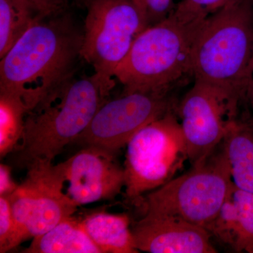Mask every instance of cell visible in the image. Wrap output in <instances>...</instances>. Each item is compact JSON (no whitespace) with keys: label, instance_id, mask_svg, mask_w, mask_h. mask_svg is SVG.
<instances>
[{"label":"cell","instance_id":"25","mask_svg":"<svg viewBox=\"0 0 253 253\" xmlns=\"http://www.w3.org/2000/svg\"><path fill=\"white\" fill-rule=\"evenodd\" d=\"M248 99L250 105H251V110H252L253 116L251 119L253 121V71L251 80H250L249 86H248L247 92H246V98Z\"/></svg>","mask_w":253,"mask_h":253},{"label":"cell","instance_id":"18","mask_svg":"<svg viewBox=\"0 0 253 253\" xmlns=\"http://www.w3.org/2000/svg\"><path fill=\"white\" fill-rule=\"evenodd\" d=\"M231 198L237 210V232L234 251L253 253V194L233 183Z\"/></svg>","mask_w":253,"mask_h":253},{"label":"cell","instance_id":"22","mask_svg":"<svg viewBox=\"0 0 253 253\" xmlns=\"http://www.w3.org/2000/svg\"><path fill=\"white\" fill-rule=\"evenodd\" d=\"M238 0H182L178 5L202 16H211Z\"/></svg>","mask_w":253,"mask_h":253},{"label":"cell","instance_id":"26","mask_svg":"<svg viewBox=\"0 0 253 253\" xmlns=\"http://www.w3.org/2000/svg\"><path fill=\"white\" fill-rule=\"evenodd\" d=\"M75 1H77L80 4L83 5V6L86 7V5L90 1V0H75Z\"/></svg>","mask_w":253,"mask_h":253},{"label":"cell","instance_id":"3","mask_svg":"<svg viewBox=\"0 0 253 253\" xmlns=\"http://www.w3.org/2000/svg\"><path fill=\"white\" fill-rule=\"evenodd\" d=\"M95 75L73 78L27 113L22 139L11 153V163L27 168L36 161L53 163L85 129L109 100Z\"/></svg>","mask_w":253,"mask_h":253},{"label":"cell","instance_id":"21","mask_svg":"<svg viewBox=\"0 0 253 253\" xmlns=\"http://www.w3.org/2000/svg\"><path fill=\"white\" fill-rule=\"evenodd\" d=\"M147 19L149 26L161 22L172 12V0H134Z\"/></svg>","mask_w":253,"mask_h":253},{"label":"cell","instance_id":"11","mask_svg":"<svg viewBox=\"0 0 253 253\" xmlns=\"http://www.w3.org/2000/svg\"><path fill=\"white\" fill-rule=\"evenodd\" d=\"M26 180L32 190V211L27 227V239H33L74 215L78 206L63 192L66 182L62 163L36 161L27 168Z\"/></svg>","mask_w":253,"mask_h":253},{"label":"cell","instance_id":"19","mask_svg":"<svg viewBox=\"0 0 253 253\" xmlns=\"http://www.w3.org/2000/svg\"><path fill=\"white\" fill-rule=\"evenodd\" d=\"M231 191L207 230L212 237L214 236L218 241L234 250L237 232V210L231 198Z\"/></svg>","mask_w":253,"mask_h":253},{"label":"cell","instance_id":"1","mask_svg":"<svg viewBox=\"0 0 253 253\" xmlns=\"http://www.w3.org/2000/svg\"><path fill=\"white\" fill-rule=\"evenodd\" d=\"M83 36L68 10L40 18L1 58L0 94L16 96L29 112L73 79Z\"/></svg>","mask_w":253,"mask_h":253},{"label":"cell","instance_id":"4","mask_svg":"<svg viewBox=\"0 0 253 253\" xmlns=\"http://www.w3.org/2000/svg\"><path fill=\"white\" fill-rule=\"evenodd\" d=\"M253 71V1L238 0L206 19L194 44L191 73L239 106Z\"/></svg>","mask_w":253,"mask_h":253},{"label":"cell","instance_id":"8","mask_svg":"<svg viewBox=\"0 0 253 253\" xmlns=\"http://www.w3.org/2000/svg\"><path fill=\"white\" fill-rule=\"evenodd\" d=\"M172 106L167 93H123L120 97L108 100L99 108L73 144L118 154L138 131L172 111Z\"/></svg>","mask_w":253,"mask_h":253},{"label":"cell","instance_id":"16","mask_svg":"<svg viewBox=\"0 0 253 253\" xmlns=\"http://www.w3.org/2000/svg\"><path fill=\"white\" fill-rule=\"evenodd\" d=\"M42 17L46 16L26 0H0V58Z\"/></svg>","mask_w":253,"mask_h":253},{"label":"cell","instance_id":"6","mask_svg":"<svg viewBox=\"0 0 253 253\" xmlns=\"http://www.w3.org/2000/svg\"><path fill=\"white\" fill-rule=\"evenodd\" d=\"M189 161L180 123L172 111L145 126L126 146L125 198L136 206L161 187Z\"/></svg>","mask_w":253,"mask_h":253},{"label":"cell","instance_id":"20","mask_svg":"<svg viewBox=\"0 0 253 253\" xmlns=\"http://www.w3.org/2000/svg\"><path fill=\"white\" fill-rule=\"evenodd\" d=\"M15 222L8 196H0V253L12 250Z\"/></svg>","mask_w":253,"mask_h":253},{"label":"cell","instance_id":"24","mask_svg":"<svg viewBox=\"0 0 253 253\" xmlns=\"http://www.w3.org/2000/svg\"><path fill=\"white\" fill-rule=\"evenodd\" d=\"M19 184L13 180L11 167L9 165L0 164V196H9Z\"/></svg>","mask_w":253,"mask_h":253},{"label":"cell","instance_id":"7","mask_svg":"<svg viewBox=\"0 0 253 253\" xmlns=\"http://www.w3.org/2000/svg\"><path fill=\"white\" fill-rule=\"evenodd\" d=\"M86 8L81 57L111 93L115 71L149 23L134 0H90Z\"/></svg>","mask_w":253,"mask_h":253},{"label":"cell","instance_id":"13","mask_svg":"<svg viewBox=\"0 0 253 253\" xmlns=\"http://www.w3.org/2000/svg\"><path fill=\"white\" fill-rule=\"evenodd\" d=\"M231 179L236 187L253 194V121L236 118L223 139Z\"/></svg>","mask_w":253,"mask_h":253},{"label":"cell","instance_id":"2","mask_svg":"<svg viewBox=\"0 0 253 253\" xmlns=\"http://www.w3.org/2000/svg\"><path fill=\"white\" fill-rule=\"evenodd\" d=\"M207 18L177 5L166 19L141 32L115 71L123 93H167L191 73L194 44Z\"/></svg>","mask_w":253,"mask_h":253},{"label":"cell","instance_id":"23","mask_svg":"<svg viewBox=\"0 0 253 253\" xmlns=\"http://www.w3.org/2000/svg\"><path fill=\"white\" fill-rule=\"evenodd\" d=\"M44 16H53L67 11L71 0H26Z\"/></svg>","mask_w":253,"mask_h":253},{"label":"cell","instance_id":"5","mask_svg":"<svg viewBox=\"0 0 253 253\" xmlns=\"http://www.w3.org/2000/svg\"><path fill=\"white\" fill-rule=\"evenodd\" d=\"M233 181L223 142L187 172L141 198L144 214L179 218L207 229L230 194Z\"/></svg>","mask_w":253,"mask_h":253},{"label":"cell","instance_id":"17","mask_svg":"<svg viewBox=\"0 0 253 253\" xmlns=\"http://www.w3.org/2000/svg\"><path fill=\"white\" fill-rule=\"evenodd\" d=\"M27 109L21 99L0 94V157L10 155L19 144Z\"/></svg>","mask_w":253,"mask_h":253},{"label":"cell","instance_id":"12","mask_svg":"<svg viewBox=\"0 0 253 253\" xmlns=\"http://www.w3.org/2000/svg\"><path fill=\"white\" fill-rule=\"evenodd\" d=\"M136 249L149 253H215L211 233L179 218L144 214L131 223Z\"/></svg>","mask_w":253,"mask_h":253},{"label":"cell","instance_id":"10","mask_svg":"<svg viewBox=\"0 0 253 253\" xmlns=\"http://www.w3.org/2000/svg\"><path fill=\"white\" fill-rule=\"evenodd\" d=\"M117 154L86 146L62 163L67 194L78 206L114 201L126 186L124 166Z\"/></svg>","mask_w":253,"mask_h":253},{"label":"cell","instance_id":"14","mask_svg":"<svg viewBox=\"0 0 253 253\" xmlns=\"http://www.w3.org/2000/svg\"><path fill=\"white\" fill-rule=\"evenodd\" d=\"M88 235L102 253H137L126 214L94 211L81 217Z\"/></svg>","mask_w":253,"mask_h":253},{"label":"cell","instance_id":"15","mask_svg":"<svg viewBox=\"0 0 253 253\" xmlns=\"http://www.w3.org/2000/svg\"><path fill=\"white\" fill-rule=\"evenodd\" d=\"M26 253H102L86 232L82 217L72 215L32 239Z\"/></svg>","mask_w":253,"mask_h":253},{"label":"cell","instance_id":"9","mask_svg":"<svg viewBox=\"0 0 253 253\" xmlns=\"http://www.w3.org/2000/svg\"><path fill=\"white\" fill-rule=\"evenodd\" d=\"M239 106L218 88L194 82L177 110L191 166L222 142L228 124L237 118Z\"/></svg>","mask_w":253,"mask_h":253}]
</instances>
